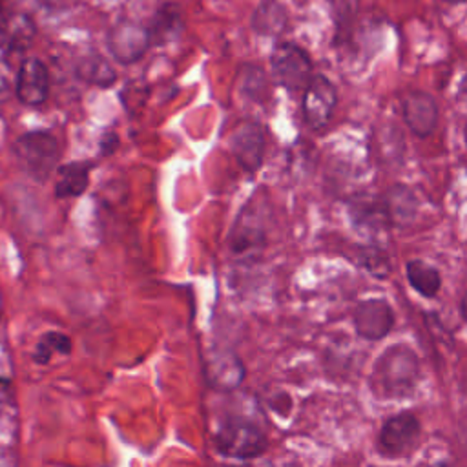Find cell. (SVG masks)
Listing matches in <instances>:
<instances>
[{
    "mask_svg": "<svg viewBox=\"0 0 467 467\" xmlns=\"http://www.w3.org/2000/svg\"><path fill=\"white\" fill-rule=\"evenodd\" d=\"M420 378V359L407 345H390L376 359L370 387L378 398L401 400L410 396Z\"/></svg>",
    "mask_w": 467,
    "mask_h": 467,
    "instance_id": "6da1fadb",
    "label": "cell"
},
{
    "mask_svg": "<svg viewBox=\"0 0 467 467\" xmlns=\"http://www.w3.org/2000/svg\"><path fill=\"white\" fill-rule=\"evenodd\" d=\"M219 454L235 460H252L268 449V438L255 423L243 418H228L213 436Z\"/></svg>",
    "mask_w": 467,
    "mask_h": 467,
    "instance_id": "7a4b0ae2",
    "label": "cell"
},
{
    "mask_svg": "<svg viewBox=\"0 0 467 467\" xmlns=\"http://www.w3.org/2000/svg\"><path fill=\"white\" fill-rule=\"evenodd\" d=\"M15 153L20 166L36 181H46L60 157L58 140L49 131H27L18 137Z\"/></svg>",
    "mask_w": 467,
    "mask_h": 467,
    "instance_id": "3957f363",
    "label": "cell"
},
{
    "mask_svg": "<svg viewBox=\"0 0 467 467\" xmlns=\"http://www.w3.org/2000/svg\"><path fill=\"white\" fill-rule=\"evenodd\" d=\"M274 80L288 91H299L312 80V60L303 47L292 42H279L270 55Z\"/></svg>",
    "mask_w": 467,
    "mask_h": 467,
    "instance_id": "277c9868",
    "label": "cell"
},
{
    "mask_svg": "<svg viewBox=\"0 0 467 467\" xmlns=\"http://www.w3.org/2000/svg\"><path fill=\"white\" fill-rule=\"evenodd\" d=\"M420 432L421 427L418 418L410 412H400L383 423L378 434V449L390 458L405 456L416 447Z\"/></svg>",
    "mask_w": 467,
    "mask_h": 467,
    "instance_id": "5b68a950",
    "label": "cell"
},
{
    "mask_svg": "<svg viewBox=\"0 0 467 467\" xmlns=\"http://www.w3.org/2000/svg\"><path fill=\"white\" fill-rule=\"evenodd\" d=\"M337 104V91L325 75H316L303 91V117L310 130L328 124Z\"/></svg>",
    "mask_w": 467,
    "mask_h": 467,
    "instance_id": "8992f818",
    "label": "cell"
},
{
    "mask_svg": "<svg viewBox=\"0 0 467 467\" xmlns=\"http://www.w3.org/2000/svg\"><path fill=\"white\" fill-rule=\"evenodd\" d=\"M151 46V38L146 26L137 22H119L108 35V47L113 58L120 64L137 62Z\"/></svg>",
    "mask_w": 467,
    "mask_h": 467,
    "instance_id": "52a82bcc",
    "label": "cell"
},
{
    "mask_svg": "<svg viewBox=\"0 0 467 467\" xmlns=\"http://www.w3.org/2000/svg\"><path fill=\"white\" fill-rule=\"evenodd\" d=\"M266 137L265 130L257 122L239 124L230 137V150L241 168L248 173H255L265 159Z\"/></svg>",
    "mask_w": 467,
    "mask_h": 467,
    "instance_id": "ba28073f",
    "label": "cell"
},
{
    "mask_svg": "<svg viewBox=\"0 0 467 467\" xmlns=\"http://www.w3.org/2000/svg\"><path fill=\"white\" fill-rule=\"evenodd\" d=\"M394 325V312L385 299H365L354 310V327L358 334L370 341L383 339Z\"/></svg>",
    "mask_w": 467,
    "mask_h": 467,
    "instance_id": "9c48e42d",
    "label": "cell"
},
{
    "mask_svg": "<svg viewBox=\"0 0 467 467\" xmlns=\"http://www.w3.org/2000/svg\"><path fill=\"white\" fill-rule=\"evenodd\" d=\"M206 379L215 390H234L244 379V365L241 358L228 348H213L204 365Z\"/></svg>",
    "mask_w": 467,
    "mask_h": 467,
    "instance_id": "30bf717a",
    "label": "cell"
},
{
    "mask_svg": "<svg viewBox=\"0 0 467 467\" xmlns=\"http://www.w3.org/2000/svg\"><path fill=\"white\" fill-rule=\"evenodd\" d=\"M49 93V73L46 64L36 57L20 62L16 73V97L26 106H40Z\"/></svg>",
    "mask_w": 467,
    "mask_h": 467,
    "instance_id": "8fae6325",
    "label": "cell"
},
{
    "mask_svg": "<svg viewBox=\"0 0 467 467\" xmlns=\"http://www.w3.org/2000/svg\"><path fill=\"white\" fill-rule=\"evenodd\" d=\"M403 117L414 135L429 137L438 122V104L429 93L412 89L403 97Z\"/></svg>",
    "mask_w": 467,
    "mask_h": 467,
    "instance_id": "7c38bea8",
    "label": "cell"
},
{
    "mask_svg": "<svg viewBox=\"0 0 467 467\" xmlns=\"http://www.w3.org/2000/svg\"><path fill=\"white\" fill-rule=\"evenodd\" d=\"M381 206L385 210L387 221L400 228L409 226L418 213V199L414 192L405 184L390 186L383 195Z\"/></svg>",
    "mask_w": 467,
    "mask_h": 467,
    "instance_id": "4fadbf2b",
    "label": "cell"
},
{
    "mask_svg": "<svg viewBox=\"0 0 467 467\" xmlns=\"http://www.w3.org/2000/svg\"><path fill=\"white\" fill-rule=\"evenodd\" d=\"M148 27L151 46H162L170 42L171 38L179 36L182 31V15L181 7L177 4H162L155 15L151 16V22Z\"/></svg>",
    "mask_w": 467,
    "mask_h": 467,
    "instance_id": "5bb4252c",
    "label": "cell"
},
{
    "mask_svg": "<svg viewBox=\"0 0 467 467\" xmlns=\"http://www.w3.org/2000/svg\"><path fill=\"white\" fill-rule=\"evenodd\" d=\"M89 162L75 161L60 166L57 170V182H55V195L58 199L66 197H80L89 186Z\"/></svg>",
    "mask_w": 467,
    "mask_h": 467,
    "instance_id": "9a60e30c",
    "label": "cell"
},
{
    "mask_svg": "<svg viewBox=\"0 0 467 467\" xmlns=\"http://www.w3.org/2000/svg\"><path fill=\"white\" fill-rule=\"evenodd\" d=\"M75 75L88 82V84H95L99 88H108L117 80V71L111 66V62L99 55V53H91L82 57L77 66H75Z\"/></svg>",
    "mask_w": 467,
    "mask_h": 467,
    "instance_id": "2e32d148",
    "label": "cell"
},
{
    "mask_svg": "<svg viewBox=\"0 0 467 467\" xmlns=\"http://www.w3.org/2000/svg\"><path fill=\"white\" fill-rule=\"evenodd\" d=\"M407 279L410 286L423 297H434L441 286L440 272L420 259L407 263Z\"/></svg>",
    "mask_w": 467,
    "mask_h": 467,
    "instance_id": "e0dca14e",
    "label": "cell"
},
{
    "mask_svg": "<svg viewBox=\"0 0 467 467\" xmlns=\"http://www.w3.org/2000/svg\"><path fill=\"white\" fill-rule=\"evenodd\" d=\"M252 26L259 35H279L286 26V11L275 0H263L254 13Z\"/></svg>",
    "mask_w": 467,
    "mask_h": 467,
    "instance_id": "ac0fdd59",
    "label": "cell"
},
{
    "mask_svg": "<svg viewBox=\"0 0 467 467\" xmlns=\"http://www.w3.org/2000/svg\"><path fill=\"white\" fill-rule=\"evenodd\" d=\"M71 337L64 332H58V330H49L46 334L40 336V339L36 341L35 345V354H33V359L38 363V365H46L55 354H69L71 352Z\"/></svg>",
    "mask_w": 467,
    "mask_h": 467,
    "instance_id": "d6986e66",
    "label": "cell"
},
{
    "mask_svg": "<svg viewBox=\"0 0 467 467\" xmlns=\"http://www.w3.org/2000/svg\"><path fill=\"white\" fill-rule=\"evenodd\" d=\"M241 89L246 97L261 102L268 95L266 73L257 66H244L241 71Z\"/></svg>",
    "mask_w": 467,
    "mask_h": 467,
    "instance_id": "ffe728a7",
    "label": "cell"
},
{
    "mask_svg": "<svg viewBox=\"0 0 467 467\" xmlns=\"http://www.w3.org/2000/svg\"><path fill=\"white\" fill-rule=\"evenodd\" d=\"M334 4V18L337 26V36L343 38V35L348 31L354 20L356 13V0H332Z\"/></svg>",
    "mask_w": 467,
    "mask_h": 467,
    "instance_id": "44dd1931",
    "label": "cell"
},
{
    "mask_svg": "<svg viewBox=\"0 0 467 467\" xmlns=\"http://www.w3.org/2000/svg\"><path fill=\"white\" fill-rule=\"evenodd\" d=\"M361 265L370 272L374 274L376 277H387L389 275V259L385 257V254L378 252V250H370V248H365L363 250V255H361Z\"/></svg>",
    "mask_w": 467,
    "mask_h": 467,
    "instance_id": "7402d4cb",
    "label": "cell"
},
{
    "mask_svg": "<svg viewBox=\"0 0 467 467\" xmlns=\"http://www.w3.org/2000/svg\"><path fill=\"white\" fill-rule=\"evenodd\" d=\"M100 153L102 155H111L115 151V148L119 146V135L115 131H106L100 137Z\"/></svg>",
    "mask_w": 467,
    "mask_h": 467,
    "instance_id": "603a6c76",
    "label": "cell"
},
{
    "mask_svg": "<svg viewBox=\"0 0 467 467\" xmlns=\"http://www.w3.org/2000/svg\"><path fill=\"white\" fill-rule=\"evenodd\" d=\"M460 310H462V317L467 321V294L463 296V299H462V306H460Z\"/></svg>",
    "mask_w": 467,
    "mask_h": 467,
    "instance_id": "cb8c5ba5",
    "label": "cell"
},
{
    "mask_svg": "<svg viewBox=\"0 0 467 467\" xmlns=\"http://www.w3.org/2000/svg\"><path fill=\"white\" fill-rule=\"evenodd\" d=\"M462 93L467 95V75H465V78H463V82H462Z\"/></svg>",
    "mask_w": 467,
    "mask_h": 467,
    "instance_id": "d4e9b609",
    "label": "cell"
},
{
    "mask_svg": "<svg viewBox=\"0 0 467 467\" xmlns=\"http://www.w3.org/2000/svg\"><path fill=\"white\" fill-rule=\"evenodd\" d=\"M447 2H452V4H458V2H463V0H447Z\"/></svg>",
    "mask_w": 467,
    "mask_h": 467,
    "instance_id": "484cf974",
    "label": "cell"
},
{
    "mask_svg": "<svg viewBox=\"0 0 467 467\" xmlns=\"http://www.w3.org/2000/svg\"><path fill=\"white\" fill-rule=\"evenodd\" d=\"M463 133H465V144H467V126H465V131H463Z\"/></svg>",
    "mask_w": 467,
    "mask_h": 467,
    "instance_id": "4316f807",
    "label": "cell"
},
{
    "mask_svg": "<svg viewBox=\"0 0 467 467\" xmlns=\"http://www.w3.org/2000/svg\"><path fill=\"white\" fill-rule=\"evenodd\" d=\"M237 467H252V465H237Z\"/></svg>",
    "mask_w": 467,
    "mask_h": 467,
    "instance_id": "83f0119b",
    "label": "cell"
}]
</instances>
